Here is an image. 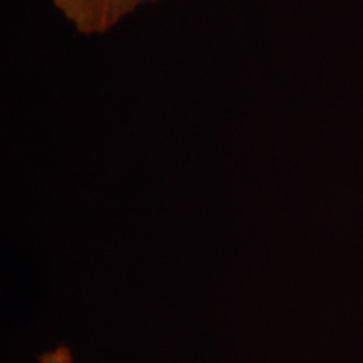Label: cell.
<instances>
[{"label":"cell","mask_w":363,"mask_h":363,"mask_svg":"<svg viewBox=\"0 0 363 363\" xmlns=\"http://www.w3.org/2000/svg\"><path fill=\"white\" fill-rule=\"evenodd\" d=\"M158 0H51L59 16L79 35L93 38L110 33L126 17Z\"/></svg>","instance_id":"6da1fadb"},{"label":"cell","mask_w":363,"mask_h":363,"mask_svg":"<svg viewBox=\"0 0 363 363\" xmlns=\"http://www.w3.org/2000/svg\"><path fill=\"white\" fill-rule=\"evenodd\" d=\"M39 363H74L69 348L61 345V347L54 348V350L44 352L39 357Z\"/></svg>","instance_id":"7a4b0ae2"}]
</instances>
